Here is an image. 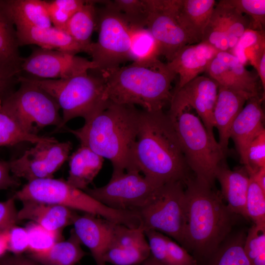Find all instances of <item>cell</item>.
I'll list each match as a JSON object with an SVG mask.
<instances>
[{
	"label": "cell",
	"instance_id": "obj_1",
	"mask_svg": "<svg viewBox=\"0 0 265 265\" xmlns=\"http://www.w3.org/2000/svg\"><path fill=\"white\" fill-rule=\"evenodd\" d=\"M185 228L182 247L199 265L231 233L235 215L220 193L195 177L185 182Z\"/></svg>",
	"mask_w": 265,
	"mask_h": 265
},
{
	"label": "cell",
	"instance_id": "obj_2",
	"mask_svg": "<svg viewBox=\"0 0 265 265\" xmlns=\"http://www.w3.org/2000/svg\"><path fill=\"white\" fill-rule=\"evenodd\" d=\"M135 167L159 186L190 177V170L173 127L162 110H140L132 151Z\"/></svg>",
	"mask_w": 265,
	"mask_h": 265
},
{
	"label": "cell",
	"instance_id": "obj_3",
	"mask_svg": "<svg viewBox=\"0 0 265 265\" xmlns=\"http://www.w3.org/2000/svg\"><path fill=\"white\" fill-rule=\"evenodd\" d=\"M140 110L135 106L106 100L102 107L80 128L67 129L84 145L108 159L111 176L136 170L132 151L138 129Z\"/></svg>",
	"mask_w": 265,
	"mask_h": 265
},
{
	"label": "cell",
	"instance_id": "obj_4",
	"mask_svg": "<svg viewBox=\"0 0 265 265\" xmlns=\"http://www.w3.org/2000/svg\"><path fill=\"white\" fill-rule=\"evenodd\" d=\"M101 75L105 83V100L139 105L148 111L162 110L170 102L171 84L177 76L159 59L146 64L132 63Z\"/></svg>",
	"mask_w": 265,
	"mask_h": 265
},
{
	"label": "cell",
	"instance_id": "obj_5",
	"mask_svg": "<svg viewBox=\"0 0 265 265\" xmlns=\"http://www.w3.org/2000/svg\"><path fill=\"white\" fill-rule=\"evenodd\" d=\"M177 136L187 165L198 181L214 185L215 172L225 154L189 106L170 102L166 113Z\"/></svg>",
	"mask_w": 265,
	"mask_h": 265
},
{
	"label": "cell",
	"instance_id": "obj_6",
	"mask_svg": "<svg viewBox=\"0 0 265 265\" xmlns=\"http://www.w3.org/2000/svg\"><path fill=\"white\" fill-rule=\"evenodd\" d=\"M25 77L49 93L58 104L62 110L60 129L76 117L88 120L106 101L104 99L105 80L99 73L94 75L87 72L58 80Z\"/></svg>",
	"mask_w": 265,
	"mask_h": 265
},
{
	"label": "cell",
	"instance_id": "obj_7",
	"mask_svg": "<svg viewBox=\"0 0 265 265\" xmlns=\"http://www.w3.org/2000/svg\"><path fill=\"white\" fill-rule=\"evenodd\" d=\"M13 197L21 202L32 201L63 206L101 216L116 224L122 223L126 217L124 211L106 206L62 179L52 178L27 182Z\"/></svg>",
	"mask_w": 265,
	"mask_h": 265
},
{
	"label": "cell",
	"instance_id": "obj_8",
	"mask_svg": "<svg viewBox=\"0 0 265 265\" xmlns=\"http://www.w3.org/2000/svg\"><path fill=\"white\" fill-rule=\"evenodd\" d=\"M19 89L1 103V108L26 132L37 135L44 128L55 126L60 129L62 117L55 100L37 85L20 75Z\"/></svg>",
	"mask_w": 265,
	"mask_h": 265
},
{
	"label": "cell",
	"instance_id": "obj_9",
	"mask_svg": "<svg viewBox=\"0 0 265 265\" xmlns=\"http://www.w3.org/2000/svg\"><path fill=\"white\" fill-rule=\"evenodd\" d=\"M185 184L165 183L156 188L148 203L136 212L141 227L155 230L175 239L182 246L185 228Z\"/></svg>",
	"mask_w": 265,
	"mask_h": 265
},
{
	"label": "cell",
	"instance_id": "obj_10",
	"mask_svg": "<svg viewBox=\"0 0 265 265\" xmlns=\"http://www.w3.org/2000/svg\"><path fill=\"white\" fill-rule=\"evenodd\" d=\"M105 6L97 8L96 28L98 39L93 42L90 55L100 74L120 67L129 60L130 27L108 0Z\"/></svg>",
	"mask_w": 265,
	"mask_h": 265
},
{
	"label": "cell",
	"instance_id": "obj_11",
	"mask_svg": "<svg viewBox=\"0 0 265 265\" xmlns=\"http://www.w3.org/2000/svg\"><path fill=\"white\" fill-rule=\"evenodd\" d=\"M136 170L111 176L106 185L84 190L112 209L137 212L149 201L159 186Z\"/></svg>",
	"mask_w": 265,
	"mask_h": 265
},
{
	"label": "cell",
	"instance_id": "obj_12",
	"mask_svg": "<svg viewBox=\"0 0 265 265\" xmlns=\"http://www.w3.org/2000/svg\"><path fill=\"white\" fill-rule=\"evenodd\" d=\"M72 149L70 141L60 142L55 138L36 143L20 157L8 161L11 173L27 182L52 178L69 159Z\"/></svg>",
	"mask_w": 265,
	"mask_h": 265
},
{
	"label": "cell",
	"instance_id": "obj_13",
	"mask_svg": "<svg viewBox=\"0 0 265 265\" xmlns=\"http://www.w3.org/2000/svg\"><path fill=\"white\" fill-rule=\"evenodd\" d=\"M91 60L68 53L33 48L30 54L23 58L21 72L46 80L68 79L89 70H95Z\"/></svg>",
	"mask_w": 265,
	"mask_h": 265
},
{
	"label": "cell",
	"instance_id": "obj_14",
	"mask_svg": "<svg viewBox=\"0 0 265 265\" xmlns=\"http://www.w3.org/2000/svg\"><path fill=\"white\" fill-rule=\"evenodd\" d=\"M147 2L146 27L158 42L161 55L169 62L182 48L192 44L176 20L173 0H147Z\"/></svg>",
	"mask_w": 265,
	"mask_h": 265
},
{
	"label": "cell",
	"instance_id": "obj_15",
	"mask_svg": "<svg viewBox=\"0 0 265 265\" xmlns=\"http://www.w3.org/2000/svg\"><path fill=\"white\" fill-rule=\"evenodd\" d=\"M151 255L150 248L141 227L129 228L113 223L109 242L103 261L114 265L142 264Z\"/></svg>",
	"mask_w": 265,
	"mask_h": 265
},
{
	"label": "cell",
	"instance_id": "obj_16",
	"mask_svg": "<svg viewBox=\"0 0 265 265\" xmlns=\"http://www.w3.org/2000/svg\"><path fill=\"white\" fill-rule=\"evenodd\" d=\"M219 84L210 77L199 76L182 87L176 88L170 102L195 110L208 133L214 137L213 111Z\"/></svg>",
	"mask_w": 265,
	"mask_h": 265
},
{
	"label": "cell",
	"instance_id": "obj_17",
	"mask_svg": "<svg viewBox=\"0 0 265 265\" xmlns=\"http://www.w3.org/2000/svg\"><path fill=\"white\" fill-rule=\"evenodd\" d=\"M206 72L219 85L243 91L252 96L260 95L257 78L229 52H219Z\"/></svg>",
	"mask_w": 265,
	"mask_h": 265
},
{
	"label": "cell",
	"instance_id": "obj_18",
	"mask_svg": "<svg viewBox=\"0 0 265 265\" xmlns=\"http://www.w3.org/2000/svg\"><path fill=\"white\" fill-rule=\"evenodd\" d=\"M263 97L260 95L249 98L234 120L230 131L232 138L245 165L246 153L252 140L263 130L265 114L262 107Z\"/></svg>",
	"mask_w": 265,
	"mask_h": 265
},
{
	"label": "cell",
	"instance_id": "obj_19",
	"mask_svg": "<svg viewBox=\"0 0 265 265\" xmlns=\"http://www.w3.org/2000/svg\"><path fill=\"white\" fill-rule=\"evenodd\" d=\"M218 52L203 42L182 48L171 60L166 63L169 69L179 77L176 88L182 87L202 73L206 72Z\"/></svg>",
	"mask_w": 265,
	"mask_h": 265
},
{
	"label": "cell",
	"instance_id": "obj_20",
	"mask_svg": "<svg viewBox=\"0 0 265 265\" xmlns=\"http://www.w3.org/2000/svg\"><path fill=\"white\" fill-rule=\"evenodd\" d=\"M253 96L243 91L219 85L213 116L214 127L219 134L218 142L225 154L228 151L231 126L246 102Z\"/></svg>",
	"mask_w": 265,
	"mask_h": 265
},
{
	"label": "cell",
	"instance_id": "obj_21",
	"mask_svg": "<svg viewBox=\"0 0 265 265\" xmlns=\"http://www.w3.org/2000/svg\"><path fill=\"white\" fill-rule=\"evenodd\" d=\"M215 4L214 0H173L176 20L192 44L201 41Z\"/></svg>",
	"mask_w": 265,
	"mask_h": 265
},
{
	"label": "cell",
	"instance_id": "obj_22",
	"mask_svg": "<svg viewBox=\"0 0 265 265\" xmlns=\"http://www.w3.org/2000/svg\"><path fill=\"white\" fill-rule=\"evenodd\" d=\"M19 46L35 45L43 49L77 54L85 49L64 30L54 26L46 28L16 27Z\"/></svg>",
	"mask_w": 265,
	"mask_h": 265
},
{
	"label": "cell",
	"instance_id": "obj_23",
	"mask_svg": "<svg viewBox=\"0 0 265 265\" xmlns=\"http://www.w3.org/2000/svg\"><path fill=\"white\" fill-rule=\"evenodd\" d=\"M22 202V208L18 211V221L29 220L52 232H61L73 224L79 215L73 210L57 205L32 201Z\"/></svg>",
	"mask_w": 265,
	"mask_h": 265
},
{
	"label": "cell",
	"instance_id": "obj_24",
	"mask_svg": "<svg viewBox=\"0 0 265 265\" xmlns=\"http://www.w3.org/2000/svg\"><path fill=\"white\" fill-rule=\"evenodd\" d=\"M113 223L85 213L79 214L73 224L75 232L81 243L90 250L97 265H106L103 256L109 241Z\"/></svg>",
	"mask_w": 265,
	"mask_h": 265
},
{
	"label": "cell",
	"instance_id": "obj_25",
	"mask_svg": "<svg viewBox=\"0 0 265 265\" xmlns=\"http://www.w3.org/2000/svg\"><path fill=\"white\" fill-rule=\"evenodd\" d=\"M214 176L220 184L221 194L229 209L235 214L246 218L245 205L249 176L244 167L231 170L223 160L217 166Z\"/></svg>",
	"mask_w": 265,
	"mask_h": 265
},
{
	"label": "cell",
	"instance_id": "obj_26",
	"mask_svg": "<svg viewBox=\"0 0 265 265\" xmlns=\"http://www.w3.org/2000/svg\"><path fill=\"white\" fill-rule=\"evenodd\" d=\"M68 159L69 171L66 182L83 191L98 175L104 160L103 157L81 144Z\"/></svg>",
	"mask_w": 265,
	"mask_h": 265
},
{
	"label": "cell",
	"instance_id": "obj_27",
	"mask_svg": "<svg viewBox=\"0 0 265 265\" xmlns=\"http://www.w3.org/2000/svg\"><path fill=\"white\" fill-rule=\"evenodd\" d=\"M2 6L15 28L52 26L47 10L41 0H2Z\"/></svg>",
	"mask_w": 265,
	"mask_h": 265
},
{
	"label": "cell",
	"instance_id": "obj_28",
	"mask_svg": "<svg viewBox=\"0 0 265 265\" xmlns=\"http://www.w3.org/2000/svg\"><path fill=\"white\" fill-rule=\"evenodd\" d=\"M74 229L66 240L56 242L44 251L29 253L28 256L42 265H75L87 253Z\"/></svg>",
	"mask_w": 265,
	"mask_h": 265
},
{
	"label": "cell",
	"instance_id": "obj_29",
	"mask_svg": "<svg viewBox=\"0 0 265 265\" xmlns=\"http://www.w3.org/2000/svg\"><path fill=\"white\" fill-rule=\"evenodd\" d=\"M98 1L86 0L73 15L63 30L83 47L90 54L93 42L91 36L96 28L97 7Z\"/></svg>",
	"mask_w": 265,
	"mask_h": 265
},
{
	"label": "cell",
	"instance_id": "obj_30",
	"mask_svg": "<svg viewBox=\"0 0 265 265\" xmlns=\"http://www.w3.org/2000/svg\"><path fill=\"white\" fill-rule=\"evenodd\" d=\"M19 47L15 26L0 0V65L22 72Z\"/></svg>",
	"mask_w": 265,
	"mask_h": 265
},
{
	"label": "cell",
	"instance_id": "obj_31",
	"mask_svg": "<svg viewBox=\"0 0 265 265\" xmlns=\"http://www.w3.org/2000/svg\"><path fill=\"white\" fill-rule=\"evenodd\" d=\"M244 231L231 233L215 251L199 265H251L244 251Z\"/></svg>",
	"mask_w": 265,
	"mask_h": 265
},
{
	"label": "cell",
	"instance_id": "obj_32",
	"mask_svg": "<svg viewBox=\"0 0 265 265\" xmlns=\"http://www.w3.org/2000/svg\"><path fill=\"white\" fill-rule=\"evenodd\" d=\"M129 60L138 64L149 63L161 55L159 45L146 27H131Z\"/></svg>",
	"mask_w": 265,
	"mask_h": 265
},
{
	"label": "cell",
	"instance_id": "obj_33",
	"mask_svg": "<svg viewBox=\"0 0 265 265\" xmlns=\"http://www.w3.org/2000/svg\"><path fill=\"white\" fill-rule=\"evenodd\" d=\"M265 52L264 30L247 29L230 51L244 66L249 63L253 67Z\"/></svg>",
	"mask_w": 265,
	"mask_h": 265
},
{
	"label": "cell",
	"instance_id": "obj_34",
	"mask_svg": "<svg viewBox=\"0 0 265 265\" xmlns=\"http://www.w3.org/2000/svg\"><path fill=\"white\" fill-rule=\"evenodd\" d=\"M53 137L41 136L25 132L0 105V147L11 146L24 142L36 144L53 140Z\"/></svg>",
	"mask_w": 265,
	"mask_h": 265
},
{
	"label": "cell",
	"instance_id": "obj_35",
	"mask_svg": "<svg viewBox=\"0 0 265 265\" xmlns=\"http://www.w3.org/2000/svg\"><path fill=\"white\" fill-rule=\"evenodd\" d=\"M215 7L222 18L226 30L230 52L244 32L249 28L250 21L227 0L219 1Z\"/></svg>",
	"mask_w": 265,
	"mask_h": 265
},
{
	"label": "cell",
	"instance_id": "obj_36",
	"mask_svg": "<svg viewBox=\"0 0 265 265\" xmlns=\"http://www.w3.org/2000/svg\"><path fill=\"white\" fill-rule=\"evenodd\" d=\"M131 27H146L148 16L147 0H108Z\"/></svg>",
	"mask_w": 265,
	"mask_h": 265
},
{
	"label": "cell",
	"instance_id": "obj_37",
	"mask_svg": "<svg viewBox=\"0 0 265 265\" xmlns=\"http://www.w3.org/2000/svg\"><path fill=\"white\" fill-rule=\"evenodd\" d=\"M82 0H43L53 26L64 30L73 15L84 4Z\"/></svg>",
	"mask_w": 265,
	"mask_h": 265
},
{
	"label": "cell",
	"instance_id": "obj_38",
	"mask_svg": "<svg viewBox=\"0 0 265 265\" xmlns=\"http://www.w3.org/2000/svg\"><path fill=\"white\" fill-rule=\"evenodd\" d=\"M244 251L251 265H265V226L253 224L248 230Z\"/></svg>",
	"mask_w": 265,
	"mask_h": 265
},
{
	"label": "cell",
	"instance_id": "obj_39",
	"mask_svg": "<svg viewBox=\"0 0 265 265\" xmlns=\"http://www.w3.org/2000/svg\"><path fill=\"white\" fill-rule=\"evenodd\" d=\"M245 211L246 218L251 219L254 224L265 226V192L250 177Z\"/></svg>",
	"mask_w": 265,
	"mask_h": 265
},
{
	"label": "cell",
	"instance_id": "obj_40",
	"mask_svg": "<svg viewBox=\"0 0 265 265\" xmlns=\"http://www.w3.org/2000/svg\"><path fill=\"white\" fill-rule=\"evenodd\" d=\"M201 42L210 45L218 52H229L226 30L222 18L215 7L204 30Z\"/></svg>",
	"mask_w": 265,
	"mask_h": 265
},
{
	"label": "cell",
	"instance_id": "obj_41",
	"mask_svg": "<svg viewBox=\"0 0 265 265\" xmlns=\"http://www.w3.org/2000/svg\"><path fill=\"white\" fill-rule=\"evenodd\" d=\"M26 229L28 237L29 253L44 251L61 240V232L49 231L35 223L28 224Z\"/></svg>",
	"mask_w": 265,
	"mask_h": 265
},
{
	"label": "cell",
	"instance_id": "obj_42",
	"mask_svg": "<svg viewBox=\"0 0 265 265\" xmlns=\"http://www.w3.org/2000/svg\"><path fill=\"white\" fill-rule=\"evenodd\" d=\"M229 3L251 19L249 28L264 30L265 24V0H227Z\"/></svg>",
	"mask_w": 265,
	"mask_h": 265
},
{
	"label": "cell",
	"instance_id": "obj_43",
	"mask_svg": "<svg viewBox=\"0 0 265 265\" xmlns=\"http://www.w3.org/2000/svg\"><path fill=\"white\" fill-rule=\"evenodd\" d=\"M244 167L249 176L265 167V129L250 143L246 153Z\"/></svg>",
	"mask_w": 265,
	"mask_h": 265
},
{
	"label": "cell",
	"instance_id": "obj_44",
	"mask_svg": "<svg viewBox=\"0 0 265 265\" xmlns=\"http://www.w3.org/2000/svg\"><path fill=\"white\" fill-rule=\"evenodd\" d=\"M151 256L158 262L167 265V236L155 230L144 232Z\"/></svg>",
	"mask_w": 265,
	"mask_h": 265
},
{
	"label": "cell",
	"instance_id": "obj_45",
	"mask_svg": "<svg viewBox=\"0 0 265 265\" xmlns=\"http://www.w3.org/2000/svg\"><path fill=\"white\" fill-rule=\"evenodd\" d=\"M28 237L26 228L16 225L8 231V251L14 254H22L28 251Z\"/></svg>",
	"mask_w": 265,
	"mask_h": 265
},
{
	"label": "cell",
	"instance_id": "obj_46",
	"mask_svg": "<svg viewBox=\"0 0 265 265\" xmlns=\"http://www.w3.org/2000/svg\"><path fill=\"white\" fill-rule=\"evenodd\" d=\"M167 265H197L193 257L167 237Z\"/></svg>",
	"mask_w": 265,
	"mask_h": 265
},
{
	"label": "cell",
	"instance_id": "obj_47",
	"mask_svg": "<svg viewBox=\"0 0 265 265\" xmlns=\"http://www.w3.org/2000/svg\"><path fill=\"white\" fill-rule=\"evenodd\" d=\"M15 198L0 202V232L8 231L18 222V211L15 204Z\"/></svg>",
	"mask_w": 265,
	"mask_h": 265
},
{
	"label": "cell",
	"instance_id": "obj_48",
	"mask_svg": "<svg viewBox=\"0 0 265 265\" xmlns=\"http://www.w3.org/2000/svg\"><path fill=\"white\" fill-rule=\"evenodd\" d=\"M21 72L0 65V105L13 91V86L18 81Z\"/></svg>",
	"mask_w": 265,
	"mask_h": 265
},
{
	"label": "cell",
	"instance_id": "obj_49",
	"mask_svg": "<svg viewBox=\"0 0 265 265\" xmlns=\"http://www.w3.org/2000/svg\"><path fill=\"white\" fill-rule=\"evenodd\" d=\"M20 185L19 178L11 173L9 161L0 159V190L14 188Z\"/></svg>",
	"mask_w": 265,
	"mask_h": 265
},
{
	"label": "cell",
	"instance_id": "obj_50",
	"mask_svg": "<svg viewBox=\"0 0 265 265\" xmlns=\"http://www.w3.org/2000/svg\"><path fill=\"white\" fill-rule=\"evenodd\" d=\"M0 265H42L27 256L22 254L4 256L0 259Z\"/></svg>",
	"mask_w": 265,
	"mask_h": 265
},
{
	"label": "cell",
	"instance_id": "obj_51",
	"mask_svg": "<svg viewBox=\"0 0 265 265\" xmlns=\"http://www.w3.org/2000/svg\"><path fill=\"white\" fill-rule=\"evenodd\" d=\"M254 67L256 69L264 90L265 89V52L256 61Z\"/></svg>",
	"mask_w": 265,
	"mask_h": 265
},
{
	"label": "cell",
	"instance_id": "obj_52",
	"mask_svg": "<svg viewBox=\"0 0 265 265\" xmlns=\"http://www.w3.org/2000/svg\"><path fill=\"white\" fill-rule=\"evenodd\" d=\"M249 177L265 192V167L260 168L256 172L249 175Z\"/></svg>",
	"mask_w": 265,
	"mask_h": 265
},
{
	"label": "cell",
	"instance_id": "obj_53",
	"mask_svg": "<svg viewBox=\"0 0 265 265\" xmlns=\"http://www.w3.org/2000/svg\"><path fill=\"white\" fill-rule=\"evenodd\" d=\"M8 231L0 232V259L8 251Z\"/></svg>",
	"mask_w": 265,
	"mask_h": 265
},
{
	"label": "cell",
	"instance_id": "obj_54",
	"mask_svg": "<svg viewBox=\"0 0 265 265\" xmlns=\"http://www.w3.org/2000/svg\"><path fill=\"white\" fill-rule=\"evenodd\" d=\"M142 265H165L156 260L154 258H153L151 256V255H150V257L142 264Z\"/></svg>",
	"mask_w": 265,
	"mask_h": 265
},
{
	"label": "cell",
	"instance_id": "obj_55",
	"mask_svg": "<svg viewBox=\"0 0 265 265\" xmlns=\"http://www.w3.org/2000/svg\"></svg>",
	"mask_w": 265,
	"mask_h": 265
}]
</instances>
